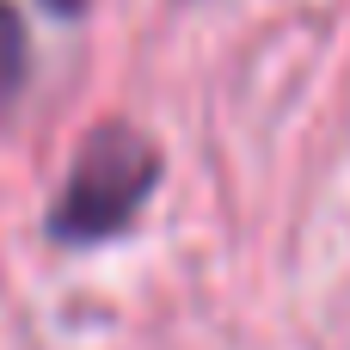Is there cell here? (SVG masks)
Segmentation results:
<instances>
[{
  "instance_id": "cell-1",
  "label": "cell",
  "mask_w": 350,
  "mask_h": 350,
  "mask_svg": "<svg viewBox=\"0 0 350 350\" xmlns=\"http://www.w3.org/2000/svg\"><path fill=\"white\" fill-rule=\"evenodd\" d=\"M154 178H160L154 142L142 129H129V123H98L74 154V172H68V185L55 197L49 234L68 240V246H92V240L117 234L142 209Z\"/></svg>"
},
{
  "instance_id": "cell-2",
  "label": "cell",
  "mask_w": 350,
  "mask_h": 350,
  "mask_svg": "<svg viewBox=\"0 0 350 350\" xmlns=\"http://www.w3.org/2000/svg\"><path fill=\"white\" fill-rule=\"evenodd\" d=\"M25 86V18L18 6L0 0V105Z\"/></svg>"
},
{
  "instance_id": "cell-3",
  "label": "cell",
  "mask_w": 350,
  "mask_h": 350,
  "mask_svg": "<svg viewBox=\"0 0 350 350\" xmlns=\"http://www.w3.org/2000/svg\"><path fill=\"white\" fill-rule=\"evenodd\" d=\"M43 6H49V12H80L86 0H43Z\"/></svg>"
}]
</instances>
